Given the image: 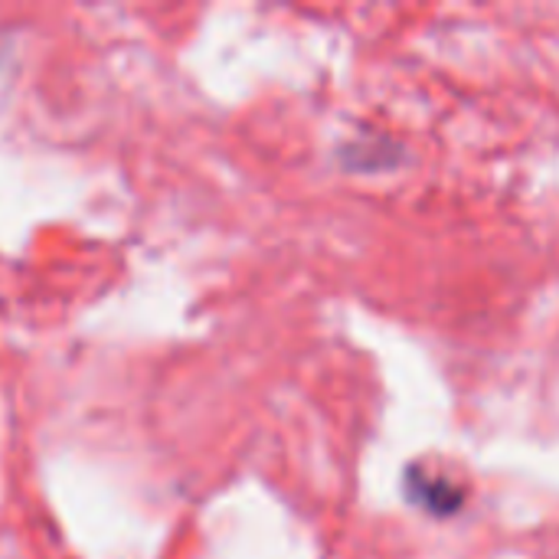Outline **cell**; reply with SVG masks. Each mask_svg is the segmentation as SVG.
Here are the masks:
<instances>
[{
    "label": "cell",
    "instance_id": "1",
    "mask_svg": "<svg viewBox=\"0 0 559 559\" xmlns=\"http://www.w3.org/2000/svg\"><path fill=\"white\" fill-rule=\"evenodd\" d=\"M406 498L432 518H452L465 504V488L455 485L452 478L439 475V472H426L419 465H409L406 468Z\"/></svg>",
    "mask_w": 559,
    "mask_h": 559
}]
</instances>
